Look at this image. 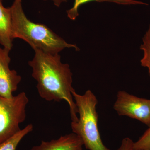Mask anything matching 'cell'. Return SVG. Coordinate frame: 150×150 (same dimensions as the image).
<instances>
[{
  "label": "cell",
  "instance_id": "obj_14",
  "mask_svg": "<svg viewBox=\"0 0 150 150\" xmlns=\"http://www.w3.org/2000/svg\"><path fill=\"white\" fill-rule=\"evenodd\" d=\"M43 1H51L54 2V5L56 6L59 7L62 4V3L66 2L67 1V0H43Z\"/></svg>",
  "mask_w": 150,
  "mask_h": 150
},
{
  "label": "cell",
  "instance_id": "obj_5",
  "mask_svg": "<svg viewBox=\"0 0 150 150\" xmlns=\"http://www.w3.org/2000/svg\"><path fill=\"white\" fill-rule=\"evenodd\" d=\"M119 116H126L150 126V99L119 91L113 106Z\"/></svg>",
  "mask_w": 150,
  "mask_h": 150
},
{
  "label": "cell",
  "instance_id": "obj_6",
  "mask_svg": "<svg viewBox=\"0 0 150 150\" xmlns=\"http://www.w3.org/2000/svg\"><path fill=\"white\" fill-rule=\"evenodd\" d=\"M10 50L0 47V96L11 98L16 91L21 78L16 71L11 70L9 64Z\"/></svg>",
  "mask_w": 150,
  "mask_h": 150
},
{
  "label": "cell",
  "instance_id": "obj_2",
  "mask_svg": "<svg viewBox=\"0 0 150 150\" xmlns=\"http://www.w3.org/2000/svg\"><path fill=\"white\" fill-rule=\"evenodd\" d=\"M10 8L13 39L20 38L34 50H39L48 54H59L66 48L79 50L76 45L67 43L46 25L30 21L25 14L21 2L15 1Z\"/></svg>",
  "mask_w": 150,
  "mask_h": 150
},
{
  "label": "cell",
  "instance_id": "obj_8",
  "mask_svg": "<svg viewBox=\"0 0 150 150\" xmlns=\"http://www.w3.org/2000/svg\"><path fill=\"white\" fill-rule=\"evenodd\" d=\"M13 40L11 9L4 7L0 0V44L4 48L11 50Z\"/></svg>",
  "mask_w": 150,
  "mask_h": 150
},
{
  "label": "cell",
  "instance_id": "obj_15",
  "mask_svg": "<svg viewBox=\"0 0 150 150\" xmlns=\"http://www.w3.org/2000/svg\"><path fill=\"white\" fill-rule=\"evenodd\" d=\"M15 1H16L21 2V0H15Z\"/></svg>",
  "mask_w": 150,
  "mask_h": 150
},
{
  "label": "cell",
  "instance_id": "obj_3",
  "mask_svg": "<svg viewBox=\"0 0 150 150\" xmlns=\"http://www.w3.org/2000/svg\"><path fill=\"white\" fill-rule=\"evenodd\" d=\"M72 95L79 115L78 121L71 123L73 133L81 138L87 149L110 150L103 143L98 130L96 96L90 90L83 95L74 90Z\"/></svg>",
  "mask_w": 150,
  "mask_h": 150
},
{
  "label": "cell",
  "instance_id": "obj_1",
  "mask_svg": "<svg viewBox=\"0 0 150 150\" xmlns=\"http://www.w3.org/2000/svg\"><path fill=\"white\" fill-rule=\"evenodd\" d=\"M34 51V57L28 64L32 69L33 78L37 81L38 94L48 102L65 100L69 107L71 122H76L78 109L72 95L75 89L69 65L62 63L59 54Z\"/></svg>",
  "mask_w": 150,
  "mask_h": 150
},
{
  "label": "cell",
  "instance_id": "obj_12",
  "mask_svg": "<svg viewBox=\"0 0 150 150\" xmlns=\"http://www.w3.org/2000/svg\"><path fill=\"white\" fill-rule=\"evenodd\" d=\"M133 150H150V126L137 142H134Z\"/></svg>",
  "mask_w": 150,
  "mask_h": 150
},
{
  "label": "cell",
  "instance_id": "obj_10",
  "mask_svg": "<svg viewBox=\"0 0 150 150\" xmlns=\"http://www.w3.org/2000/svg\"><path fill=\"white\" fill-rule=\"evenodd\" d=\"M32 124H29L9 139L0 144V150H16L21 141L33 130Z\"/></svg>",
  "mask_w": 150,
  "mask_h": 150
},
{
  "label": "cell",
  "instance_id": "obj_9",
  "mask_svg": "<svg viewBox=\"0 0 150 150\" xmlns=\"http://www.w3.org/2000/svg\"><path fill=\"white\" fill-rule=\"evenodd\" d=\"M95 1L98 2H109L123 5H148L147 3L137 1V0H75L74 4L73 7L67 11V16L72 20H75L79 16L78 9L80 6L91 1Z\"/></svg>",
  "mask_w": 150,
  "mask_h": 150
},
{
  "label": "cell",
  "instance_id": "obj_7",
  "mask_svg": "<svg viewBox=\"0 0 150 150\" xmlns=\"http://www.w3.org/2000/svg\"><path fill=\"white\" fill-rule=\"evenodd\" d=\"M83 146L81 138L72 132L56 139L42 141L30 150H83Z\"/></svg>",
  "mask_w": 150,
  "mask_h": 150
},
{
  "label": "cell",
  "instance_id": "obj_13",
  "mask_svg": "<svg viewBox=\"0 0 150 150\" xmlns=\"http://www.w3.org/2000/svg\"><path fill=\"white\" fill-rule=\"evenodd\" d=\"M134 142L130 138L123 139L120 146L116 150H133Z\"/></svg>",
  "mask_w": 150,
  "mask_h": 150
},
{
  "label": "cell",
  "instance_id": "obj_11",
  "mask_svg": "<svg viewBox=\"0 0 150 150\" xmlns=\"http://www.w3.org/2000/svg\"><path fill=\"white\" fill-rule=\"evenodd\" d=\"M140 49L143 52V57L140 61L142 67L147 68L150 76V23L147 30L143 38Z\"/></svg>",
  "mask_w": 150,
  "mask_h": 150
},
{
  "label": "cell",
  "instance_id": "obj_4",
  "mask_svg": "<svg viewBox=\"0 0 150 150\" xmlns=\"http://www.w3.org/2000/svg\"><path fill=\"white\" fill-rule=\"evenodd\" d=\"M29 99L24 92L11 98L0 96V144L19 132L25 120Z\"/></svg>",
  "mask_w": 150,
  "mask_h": 150
}]
</instances>
